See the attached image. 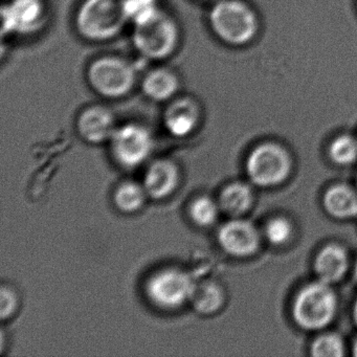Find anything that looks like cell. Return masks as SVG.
Wrapping results in <instances>:
<instances>
[{
	"label": "cell",
	"instance_id": "6da1fadb",
	"mask_svg": "<svg viewBox=\"0 0 357 357\" xmlns=\"http://www.w3.org/2000/svg\"><path fill=\"white\" fill-rule=\"evenodd\" d=\"M130 20V0H84L76 28L83 38L100 43L118 36Z\"/></svg>",
	"mask_w": 357,
	"mask_h": 357
},
{
	"label": "cell",
	"instance_id": "7a4b0ae2",
	"mask_svg": "<svg viewBox=\"0 0 357 357\" xmlns=\"http://www.w3.org/2000/svg\"><path fill=\"white\" fill-rule=\"evenodd\" d=\"M133 43L148 59L162 60L177 49L179 30L175 20L166 12L155 9L135 20Z\"/></svg>",
	"mask_w": 357,
	"mask_h": 357
},
{
	"label": "cell",
	"instance_id": "3957f363",
	"mask_svg": "<svg viewBox=\"0 0 357 357\" xmlns=\"http://www.w3.org/2000/svg\"><path fill=\"white\" fill-rule=\"evenodd\" d=\"M217 37L234 47L248 45L256 37L259 22L254 10L240 0H220L208 16Z\"/></svg>",
	"mask_w": 357,
	"mask_h": 357
},
{
	"label": "cell",
	"instance_id": "277c9868",
	"mask_svg": "<svg viewBox=\"0 0 357 357\" xmlns=\"http://www.w3.org/2000/svg\"><path fill=\"white\" fill-rule=\"evenodd\" d=\"M337 309V298L330 284L317 281L308 284L294 298V321L305 330H319L331 323Z\"/></svg>",
	"mask_w": 357,
	"mask_h": 357
},
{
	"label": "cell",
	"instance_id": "5b68a950",
	"mask_svg": "<svg viewBox=\"0 0 357 357\" xmlns=\"http://www.w3.org/2000/svg\"><path fill=\"white\" fill-rule=\"evenodd\" d=\"M87 79L96 93L116 99L130 93L137 80V73L127 60L104 56L89 66Z\"/></svg>",
	"mask_w": 357,
	"mask_h": 357
},
{
	"label": "cell",
	"instance_id": "8992f818",
	"mask_svg": "<svg viewBox=\"0 0 357 357\" xmlns=\"http://www.w3.org/2000/svg\"><path fill=\"white\" fill-rule=\"evenodd\" d=\"M291 171V158L281 146L262 144L250 152L246 172L255 185L275 187L283 183Z\"/></svg>",
	"mask_w": 357,
	"mask_h": 357
},
{
	"label": "cell",
	"instance_id": "52a82bcc",
	"mask_svg": "<svg viewBox=\"0 0 357 357\" xmlns=\"http://www.w3.org/2000/svg\"><path fill=\"white\" fill-rule=\"evenodd\" d=\"M195 284L185 271L165 269L151 278L147 292L152 302L162 308H177L191 298Z\"/></svg>",
	"mask_w": 357,
	"mask_h": 357
},
{
	"label": "cell",
	"instance_id": "ba28073f",
	"mask_svg": "<svg viewBox=\"0 0 357 357\" xmlns=\"http://www.w3.org/2000/svg\"><path fill=\"white\" fill-rule=\"evenodd\" d=\"M112 151L123 166H139L152 150V137L149 131L139 125L128 124L114 131L112 137Z\"/></svg>",
	"mask_w": 357,
	"mask_h": 357
},
{
	"label": "cell",
	"instance_id": "9c48e42d",
	"mask_svg": "<svg viewBox=\"0 0 357 357\" xmlns=\"http://www.w3.org/2000/svg\"><path fill=\"white\" fill-rule=\"evenodd\" d=\"M1 13L3 34H30L43 26L45 6L43 0H12Z\"/></svg>",
	"mask_w": 357,
	"mask_h": 357
},
{
	"label": "cell",
	"instance_id": "30bf717a",
	"mask_svg": "<svg viewBox=\"0 0 357 357\" xmlns=\"http://www.w3.org/2000/svg\"><path fill=\"white\" fill-rule=\"evenodd\" d=\"M218 241L221 248L231 256L248 257L258 250L260 237L254 225L238 219L221 227Z\"/></svg>",
	"mask_w": 357,
	"mask_h": 357
},
{
	"label": "cell",
	"instance_id": "8fae6325",
	"mask_svg": "<svg viewBox=\"0 0 357 357\" xmlns=\"http://www.w3.org/2000/svg\"><path fill=\"white\" fill-rule=\"evenodd\" d=\"M199 121V105L190 97L173 100L164 114L165 126L171 135L177 137H187L193 132Z\"/></svg>",
	"mask_w": 357,
	"mask_h": 357
},
{
	"label": "cell",
	"instance_id": "7c38bea8",
	"mask_svg": "<svg viewBox=\"0 0 357 357\" xmlns=\"http://www.w3.org/2000/svg\"><path fill=\"white\" fill-rule=\"evenodd\" d=\"M79 133L85 141L99 144L112 137L114 118L112 112L103 106H91L83 110L77 123Z\"/></svg>",
	"mask_w": 357,
	"mask_h": 357
},
{
	"label": "cell",
	"instance_id": "4fadbf2b",
	"mask_svg": "<svg viewBox=\"0 0 357 357\" xmlns=\"http://www.w3.org/2000/svg\"><path fill=\"white\" fill-rule=\"evenodd\" d=\"M349 266L348 254L342 246L330 244L317 254L314 269L319 281L327 284L340 281Z\"/></svg>",
	"mask_w": 357,
	"mask_h": 357
},
{
	"label": "cell",
	"instance_id": "5bb4252c",
	"mask_svg": "<svg viewBox=\"0 0 357 357\" xmlns=\"http://www.w3.org/2000/svg\"><path fill=\"white\" fill-rule=\"evenodd\" d=\"M178 181L176 167L168 160H158L146 172L145 190L154 198L168 196Z\"/></svg>",
	"mask_w": 357,
	"mask_h": 357
},
{
	"label": "cell",
	"instance_id": "9a60e30c",
	"mask_svg": "<svg viewBox=\"0 0 357 357\" xmlns=\"http://www.w3.org/2000/svg\"><path fill=\"white\" fill-rule=\"evenodd\" d=\"M178 89V77L169 68H158L150 70L144 78V93L155 102H165L172 99Z\"/></svg>",
	"mask_w": 357,
	"mask_h": 357
},
{
	"label": "cell",
	"instance_id": "2e32d148",
	"mask_svg": "<svg viewBox=\"0 0 357 357\" xmlns=\"http://www.w3.org/2000/svg\"><path fill=\"white\" fill-rule=\"evenodd\" d=\"M324 206L335 218L357 217V193L348 185H334L326 192Z\"/></svg>",
	"mask_w": 357,
	"mask_h": 357
},
{
	"label": "cell",
	"instance_id": "e0dca14e",
	"mask_svg": "<svg viewBox=\"0 0 357 357\" xmlns=\"http://www.w3.org/2000/svg\"><path fill=\"white\" fill-rule=\"evenodd\" d=\"M252 192L248 185L241 183H231L220 195V206L225 212L239 216L250 210L252 204Z\"/></svg>",
	"mask_w": 357,
	"mask_h": 357
},
{
	"label": "cell",
	"instance_id": "ac0fdd59",
	"mask_svg": "<svg viewBox=\"0 0 357 357\" xmlns=\"http://www.w3.org/2000/svg\"><path fill=\"white\" fill-rule=\"evenodd\" d=\"M194 307L202 314H212L221 308L225 302V294L218 284L204 282L195 285L191 296Z\"/></svg>",
	"mask_w": 357,
	"mask_h": 357
},
{
	"label": "cell",
	"instance_id": "d6986e66",
	"mask_svg": "<svg viewBox=\"0 0 357 357\" xmlns=\"http://www.w3.org/2000/svg\"><path fill=\"white\" fill-rule=\"evenodd\" d=\"M332 162L340 166H348L357 160V141L350 135H340L329 146Z\"/></svg>",
	"mask_w": 357,
	"mask_h": 357
},
{
	"label": "cell",
	"instance_id": "ffe728a7",
	"mask_svg": "<svg viewBox=\"0 0 357 357\" xmlns=\"http://www.w3.org/2000/svg\"><path fill=\"white\" fill-rule=\"evenodd\" d=\"M145 192L137 183H125L116 190L114 202L120 210L135 212L145 202Z\"/></svg>",
	"mask_w": 357,
	"mask_h": 357
},
{
	"label": "cell",
	"instance_id": "44dd1931",
	"mask_svg": "<svg viewBox=\"0 0 357 357\" xmlns=\"http://www.w3.org/2000/svg\"><path fill=\"white\" fill-rule=\"evenodd\" d=\"M344 353V342L336 334H323L311 344V354L313 356L340 357Z\"/></svg>",
	"mask_w": 357,
	"mask_h": 357
},
{
	"label": "cell",
	"instance_id": "7402d4cb",
	"mask_svg": "<svg viewBox=\"0 0 357 357\" xmlns=\"http://www.w3.org/2000/svg\"><path fill=\"white\" fill-rule=\"evenodd\" d=\"M216 204L208 197H199L194 200L190 208V214L196 225L200 227H208L213 225L217 218Z\"/></svg>",
	"mask_w": 357,
	"mask_h": 357
},
{
	"label": "cell",
	"instance_id": "603a6c76",
	"mask_svg": "<svg viewBox=\"0 0 357 357\" xmlns=\"http://www.w3.org/2000/svg\"><path fill=\"white\" fill-rule=\"evenodd\" d=\"M264 235L267 241L273 245H283L291 237V225L287 219L282 217L271 219L265 227Z\"/></svg>",
	"mask_w": 357,
	"mask_h": 357
},
{
	"label": "cell",
	"instance_id": "cb8c5ba5",
	"mask_svg": "<svg viewBox=\"0 0 357 357\" xmlns=\"http://www.w3.org/2000/svg\"><path fill=\"white\" fill-rule=\"evenodd\" d=\"M16 305H17V300H16L15 294L9 288H1V292H0V317L1 319H9L10 317H12L14 311L16 310Z\"/></svg>",
	"mask_w": 357,
	"mask_h": 357
},
{
	"label": "cell",
	"instance_id": "d4e9b609",
	"mask_svg": "<svg viewBox=\"0 0 357 357\" xmlns=\"http://www.w3.org/2000/svg\"><path fill=\"white\" fill-rule=\"evenodd\" d=\"M353 317H354L355 323H356L357 325V300L356 302H355L354 308H353Z\"/></svg>",
	"mask_w": 357,
	"mask_h": 357
},
{
	"label": "cell",
	"instance_id": "484cf974",
	"mask_svg": "<svg viewBox=\"0 0 357 357\" xmlns=\"http://www.w3.org/2000/svg\"><path fill=\"white\" fill-rule=\"evenodd\" d=\"M353 352H354L355 356H357V340L354 342V347H353Z\"/></svg>",
	"mask_w": 357,
	"mask_h": 357
},
{
	"label": "cell",
	"instance_id": "4316f807",
	"mask_svg": "<svg viewBox=\"0 0 357 357\" xmlns=\"http://www.w3.org/2000/svg\"><path fill=\"white\" fill-rule=\"evenodd\" d=\"M354 275L357 280V261H356V263H355V266H354Z\"/></svg>",
	"mask_w": 357,
	"mask_h": 357
}]
</instances>
